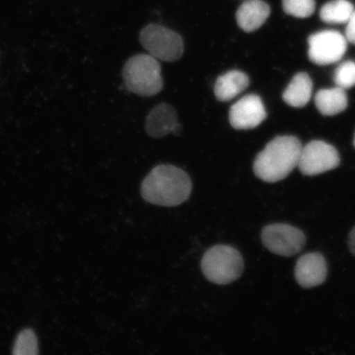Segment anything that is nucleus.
Here are the masks:
<instances>
[{
  "instance_id": "nucleus-1",
  "label": "nucleus",
  "mask_w": 355,
  "mask_h": 355,
  "mask_svg": "<svg viewBox=\"0 0 355 355\" xmlns=\"http://www.w3.org/2000/svg\"><path fill=\"white\" fill-rule=\"evenodd\" d=\"M191 191L192 182L187 173L171 165L155 167L141 186L146 202L163 207L180 205L188 200Z\"/></svg>"
},
{
  "instance_id": "nucleus-2",
  "label": "nucleus",
  "mask_w": 355,
  "mask_h": 355,
  "mask_svg": "<svg viewBox=\"0 0 355 355\" xmlns=\"http://www.w3.org/2000/svg\"><path fill=\"white\" fill-rule=\"evenodd\" d=\"M302 148L295 137H276L257 155L254 163L256 176L266 183L286 179L298 166Z\"/></svg>"
},
{
  "instance_id": "nucleus-3",
  "label": "nucleus",
  "mask_w": 355,
  "mask_h": 355,
  "mask_svg": "<svg viewBox=\"0 0 355 355\" xmlns=\"http://www.w3.org/2000/svg\"><path fill=\"white\" fill-rule=\"evenodd\" d=\"M123 78L128 91L141 96H153L163 88L162 69L150 55H137L126 62Z\"/></svg>"
},
{
  "instance_id": "nucleus-4",
  "label": "nucleus",
  "mask_w": 355,
  "mask_h": 355,
  "mask_svg": "<svg viewBox=\"0 0 355 355\" xmlns=\"http://www.w3.org/2000/svg\"><path fill=\"white\" fill-rule=\"evenodd\" d=\"M201 266L204 276L210 282L227 285L241 276L243 259L236 248L220 244L206 252Z\"/></svg>"
},
{
  "instance_id": "nucleus-5",
  "label": "nucleus",
  "mask_w": 355,
  "mask_h": 355,
  "mask_svg": "<svg viewBox=\"0 0 355 355\" xmlns=\"http://www.w3.org/2000/svg\"><path fill=\"white\" fill-rule=\"evenodd\" d=\"M140 43L149 55L165 62H175L184 51L183 39L174 31L157 24H150L141 30Z\"/></svg>"
},
{
  "instance_id": "nucleus-6",
  "label": "nucleus",
  "mask_w": 355,
  "mask_h": 355,
  "mask_svg": "<svg viewBox=\"0 0 355 355\" xmlns=\"http://www.w3.org/2000/svg\"><path fill=\"white\" fill-rule=\"evenodd\" d=\"M261 241L272 254L292 257L303 250L306 237L300 229L278 223L266 226L261 232Z\"/></svg>"
},
{
  "instance_id": "nucleus-7",
  "label": "nucleus",
  "mask_w": 355,
  "mask_h": 355,
  "mask_svg": "<svg viewBox=\"0 0 355 355\" xmlns=\"http://www.w3.org/2000/svg\"><path fill=\"white\" fill-rule=\"evenodd\" d=\"M347 40L336 31H322L309 39V57L318 65L336 63L347 50Z\"/></svg>"
},
{
  "instance_id": "nucleus-8",
  "label": "nucleus",
  "mask_w": 355,
  "mask_h": 355,
  "mask_svg": "<svg viewBox=\"0 0 355 355\" xmlns=\"http://www.w3.org/2000/svg\"><path fill=\"white\" fill-rule=\"evenodd\" d=\"M340 164L335 148L322 141H313L302 148L298 167L302 174L313 176L334 170Z\"/></svg>"
},
{
  "instance_id": "nucleus-9",
  "label": "nucleus",
  "mask_w": 355,
  "mask_h": 355,
  "mask_svg": "<svg viewBox=\"0 0 355 355\" xmlns=\"http://www.w3.org/2000/svg\"><path fill=\"white\" fill-rule=\"evenodd\" d=\"M266 118L263 101L254 94L243 97L230 110V125L238 130H252L263 123Z\"/></svg>"
},
{
  "instance_id": "nucleus-10",
  "label": "nucleus",
  "mask_w": 355,
  "mask_h": 355,
  "mask_svg": "<svg viewBox=\"0 0 355 355\" xmlns=\"http://www.w3.org/2000/svg\"><path fill=\"white\" fill-rule=\"evenodd\" d=\"M297 282L303 288L320 286L327 277V265L324 257L319 252H310L300 257L295 270Z\"/></svg>"
},
{
  "instance_id": "nucleus-11",
  "label": "nucleus",
  "mask_w": 355,
  "mask_h": 355,
  "mask_svg": "<svg viewBox=\"0 0 355 355\" xmlns=\"http://www.w3.org/2000/svg\"><path fill=\"white\" fill-rule=\"evenodd\" d=\"M180 128L176 110L166 103L155 106L146 119V131L153 139H162L170 133L177 135Z\"/></svg>"
},
{
  "instance_id": "nucleus-12",
  "label": "nucleus",
  "mask_w": 355,
  "mask_h": 355,
  "mask_svg": "<svg viewBox=\"0 0 355 355\" xmlns=\"http://www.w3.org/2000/svg\"><path fill=\"white\" fill-rule=\"evenodd\" d=\"M270 7L263 0H247L236 12L239 28L246 33H252L261 28L270 16Z\"/></svg>"
},
{
  "instance_id": "nucleus-13",
  "label": "nucleus",
  "mask_w": 355,
  "mask_h": 355,
  "mask_svg": "<svg viewBox=\"0 0 355 355\" xmlns=\"http://www.w3.org/2000/svg\"><path fill=\"white\" fill-rule=\"evenodd\" d=\"M250 85L248 75L238 70L229 71L217 78L214 93L220 101H230L245 91Z\"/></svg>"
},
{
  "instance_id": "nucleus-14",
  "label": "nucleus",
  "mask_w": 355,
  "mask_h": 355,
  "mask_svg": "<svg viewBox=\"0 0 355 355\" xmlns=\"http://www.w3.org/2000/svg\"><path fill=\"white\" fill-rule=\"evenodd\" d=\"M313 82L307 73H300L292 81L283 94V99L293 107L301 108L308 104L312 96Z\"/></svg>"
},
{
  "instance_id": "nucleus-15",
  "label": "nucleus",
  "mask_w": 355,
  "mask_h": 355,
  "mask_svg": "<svg viewBox=\"0 0 355 355\" xmlns=\"http://www.w3.org/2000/svg\"><path fill=\"white\" fill-rule=\"evenodd\" d=\"M315 104L323 115L332 116L343 112L348 106L345 90L339 87L322 89L315 96Z\"/></svg>"
},
{
  "instance_id": "nucleus-16",
  "label": "nucleus",
  "mask_w": 355,
  "mask_h": 355,
  "mask_svg": "<svg viewBox=\"0 0 355 355\" xmlns=\"http://www.w3.org/2000/svg\"><path fill=\"white\" fill-rule=\"evenodd\" d=\"M354 11L353 4L348 0H332L322 6L320 17L327 24H345L348 21Z\"/></svg>"
},
{
  "instance_id": "nucleus-17",
  "label": "nucleus",
  "mask_w": 355,
  "mask_h": 355,
  "mask_svg": "<svg viewBox=\"0 0 355 355\" xmlns=\"http://www.w3.org/2000/svg\"><path fill=\"white\" fill-rule=\"evenodd\" d=\"M283 10L287 15L306 19L313 15L315 0H282Z\"/></svg>"
},
{
  "instance_id": "nucleus-18",
  "label": "nucleus",
  "mask_w": 355,
  "mask_h": 355,
  "mask_svg": "<svg viewBox=\"0 0 355 355\" xmlns=\"http://www.w3.org/2000/svg\"><path fill=\"white\" fill-rule=\"evenodd\" d=\"M13 354L17 355L38 354L37 336L32 330L22 331L16 340Z\"/></svg>"
},
{
  "instance_id": "nucleus-19",
  "label": "nucleus",
  "mask_w": 355,
  "mask_h": 355,
  "mask_svg": "<svg viewBox=\"0 0 355 355\" xmlns=\"http://www.w3.org/2000/svg\"><path fill=\"white\" fill-rule=\"evenodd\" d=\"M336 87L349 89L355 86V62L346 61L336 69L334 75Z\"/></svg>"
},
{
  "instance_id": "nucleus-20",
  "label": "nucleus",
  "mask_w": 355,
  "mask_h": 355,
  "mask_svg": "<svg viewBox=\"0 0 355 355\" xmlns=\"http://www.w3.org/2000/svg\"><path fill=\"white\" fill-rule=\"evenodd\" d=\"M345 38L349 43L355 44V10L350 16L345 29Z\"/></svg>"
},
{
  "instance_id": "nucleus-21",
  "label": "nucleus",
  "mask_w": 355,
  "mask_h": 355,
  "mask_svg": "<svg viewBox=\"0 0 355 355\" xmlns=\"http://www.w3.org/2000/svg\"><path fill=\"white\" fill-rule=\"evenodd\" d=\"M349 247L350 252L355 256V226L349 234Z\"/></svg>"
},
{
  "instance_id": "nucleus-22",
  "label": "nucleus",
  "mask_w": 355,
  "mask_h": 355,
  "mask_svg": "<svg viewBox=\"0 0 355 355\" xmlns=\"http://www.w3.org/2000/svg\"><path fill=\"white\" fill-rule=\"evenodd\" d=\"M354 145L355 146V135H354Z\"/></svg>"
}]
</instances>
